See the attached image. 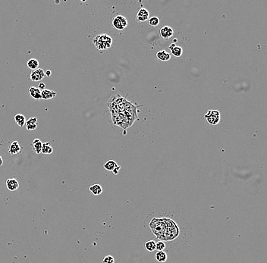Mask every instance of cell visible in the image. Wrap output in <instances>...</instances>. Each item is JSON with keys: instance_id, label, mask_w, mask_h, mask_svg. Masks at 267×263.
I'll use <instances>...</instances> for the list:
<instances>
[{"instance_id": "cell-20", "label": "cell", "mask_w": 267, "mask_h": 263, "mask_svg": "<svg viewBox=\"0 0 267 263\" xmlns=\"http://www.w3.org/2000/svg\"><path fill=\"white\" fill-rule=\"evenodd\" d=\"M144 248L148 252H153L154 250H156V242H155V240H150L146 241L144 244Z\"/></svg>"}, {"instance_id": "cell-14", "label": "cell", "mask_w": 267, "mask_h": 263, "mask_svg": "<svg viewBox=\"0 0 267 263\" xmlns=\"http://www.w3.org/2000/svg\"><path fill=\"white\" fill-rule=\"evenodd\" d=\"M33 146V150L36 152L37 154L41 153V149H42L43 143L40 141L39 139H35L32 143Z\"/></svg>"}, {"instance_id": "cell-9", "label": "cell", "mask_w": 267, "mask_h": 263, "mask_svg": "<svg viewBox=\"0 0 267 263\" xmlns=\"http://www.w3.org/2000/svg\"><path fill=\"white\" fill-rule=\"evenodd\" d=\"M6 187L10 191H15L19 187V184L15 178H10L6 180Z\"/></svg>"}, {"instance_id": "cell-3", "label": "cell", "mask_w": 267, "mask_h": 263, "mask_svg": "<svg viewBox=\"0 0 267 263\" xmlns=\"http://www.w3.org/2000/svg\"><path fill=\"white\" fill-rule=\"evenodd\" d=\"M204 118L209 125H216L220 121V113L217 110H209L204 116Z\"/></svg>"}, {"instance_id": "cell-29", "label": "cell", "mask_w": 267, "mask_h": 263, "mask_svg": "<svg viewBox=\"0 0 267 263\" xmlns=\"http://www.w3.org/2000/svg\"><path fill=\"white\" fill-rule=\"evenodd\" d=\"M175 46H176V44H175V43H172L171 45H170L169 46H168V49H169V50L171 51L172 49H173L175 47Z\"/></svg>"}, {"instance_id": "cell-30", "label": "cell", "mask_w": 267, "mask_h": 263, "mask_svg": "<svg viewBox=\"0 0 267 263\" xmlns=\"http://www.w3.org/2000/svg\"><path fill=\"white\" fill-rule=\"evenodd\" d=\"M3 164V160H2V156H0V166H2Z\"/></svg>"}, {"instance_id": "cell-7", "label": "cell", "mask_w": 267, "mask_h": 263, "mask_svg": "<svg viewBox=\"0 0 267 263\" xmlns=\"http://www.w3.org/2000/svg\"><path fill=\"white\" fill-rule=\"evenodd\" d=\"M150 18V12L146 8H140L137 12L136 20L138 22H144Z\"/></svg>"}, {"instance_id": "cell-4", "label": "cell", "mask_w": 267, "mask_h": 263, "mask_svg": "<svg viewBox=\"0 0 267 263\" xmlns=\"http://www.w3.org/2000/svg\"><path fill=\"white\" fill-rule=\"evenodd\" d=\"M112 24L116 30H122L127 27V20L125 17L122 16V15H117L113 18Z\"/></svg>"}, {"instance_id": "cell-8", "label": "cell", "mask_w": 267, "mask_h": 263, "mask_svg": "<svg viewBox=\"0 0 267 263\" xmlns=\"http://www.w3.org/2000/svg\"><path fill=\"white\" fill-rule=\"evenodd\" d=\"M22 150V147H21L18 141H13L10 144L8 152L11 155H16L20 153Z\"/></svg>"}, {"instance_id": "cell-5", "label": "cell", "mask_w": 267, "mask_h": 263, "mask_svg": "<svg viewBox=\"0 0 267 263\" xmlns=\"http://www.w3.org/2000/svg\"><path fill=\"white\" fill-rule=\"evenodd\" d=\"M45 77V71L42 68H37V69L34 70L30 74V80L32 81H39V80H43Z\"/></svg>"}, {"instance_id": "cell-6", "label": "cell", "mask_w": 267, "mask_h": 263, "mask_svg": "<svg viewBox=\"0 0 267 263\" xmlns=\"http://www.w3.org/2000/svg\"><path fill=\"white\" fill-rule=\"evenodd\" d=\"M159 34L163 39H168L173 36L174 30L172 27H168V26H165V27H162V28L160 29Z\"/></svg>"}, {"instance_id": "cell-11", "label": "cell", "mask_w": 267, "mask_h": 263, "mask_svg": "<svg viewBox=\"0 0 267 263\" xmlns=\"http://www.w3.org/2000/svg\"><path fill=\"white\" fill-rule=\"evenodd\" d=\"M28 93L33 99H41V90L37 88V87H30L28 90Z\"/></svg>"}, {"instance_id": "cell-19", "label": "cell", "mask_w": 267, "mask_h": 263, "mask_svg": "<svg viewBox=\"0 0 267 263\" xmlns=\"http://www.w3.org/2000/svg\"><path fill=\"white\" fill-rule=\"evenodd\" d=\"M15 121L18 126L22 128L26 123V118L22 114H17L15 116Z\"/></svg>"}, {"instance_id": "cell-23", "label": "cell", "mask_w": 267, "mask_h": 263, "mask_svg": "<svg viewBox=\"0 0 267 263\" xmlns=\"http://www.w3.org/2000/svg\"><path fill=\"white\" fill-rule=\"evenodd\" d=\"M148 22H149V25L151 27H156V26L159 25V19L157 17H152V18H150L148 19Z\"/></svg>"}, {"instance_id": "cell-22", "label": "cell", "mask_w": 267, "mask_h": 263, "mask_svg": "<svg viewBox=\"0 0 267 263\" xmlns=\"http://www.w3.org/2000/svg\"><path fill=\"white\" fill-rule=\"evenodd\" d=\"M171 52L175 57H180V56H182V52H183V49H182L181 46H176L173 49H172Z\"/></svg>"}, {"instance_id": "cell-17", "label": "cell", "mask_w": 267, "mask_h": 263, "mask_svg": "<svg viewBox=\"0 0 267 263\" xmlns=\"http://www.w3.org/2000/svg\"><path fill=\"white\" fill-rule=\"evenodd\" d=\"M89 190H90V191L93 194H94V195H95V196L100 195V194L103 193L102 187H101V185L98 184H94V185H92L91 187H90Z\"/></svg>"}, {"instance_id": "cell-18", "label": "cell", "mask_w": 267, "mask_h": 263, "mask_svg": "<svg viewBox=\"0 0 267 263\" xmlns=\"http://www.w3.org/2000/svg\"><path fill=\"white\" fill-rule=\"evenodd\" d=\"M27 66L28 67V68L31 69L32 71L39 68V61L38 60L36 59V58H30L27 61Z\"/></svg>"}, {"instance_id": "cell-27", "label": "cell", "mask_w": 267, "mask_h": 263, "mask_svg": "<svg viewBox=\"0 0 267 263\" xmlns=\"http://www.w3.org/2000/svg\"><path fill=\"white\" fill-rule=\"evenodd\" d=\"M120 169H121V167H120L119 166H117V167L115 168V169L113 170V174H114V175H118V172H119V170H120Z\"/></svg>"}, {"instance_id": "cell-13", "label": "cell", "mask_w": 267, "mask_h": 263, "mask_svg": "<svg viewBox=\"0 0 267 263\" xmlns=\"http://www.w3.org/2000/svg\"><path fill=\"white\" fill-rule=\"evenodd\" d=\"M156 57H157L158 59H159L160 61H167L171 58V55H170V53L167 52L166 51L162 50L156 53Z\"/></svg>"}, {"instance_id": "cell-28", "label": "cell", "mask_w": 267, "mask_h": 263, "mask_svg": "<svg viewBox=\"0 0 267 263\" xmlns=\"http://www.w3.org/2000/svg\"><path fill=\"white\" fill-rule=\"evenodd\" d=\"M52 75V71L50 70H47L46 71H45V76L46 77H50Z\"/></svg>"}, {"instance_id": "cell-12", "label": "cell", "mask_w": 267, "mask_h": 263, "mask_svg": "<svg viewBox=\"0 0 267 263\" xmlns=\"http://www.w3.org/2000/svg\"><path fill=\"white\" fill-rule=\"evenodd\" d=\"M56 96V93L55 91L49 90H45L41 91V99H51L54 98Z\"/></svg>"}, {"instance_id": "cell-21", "label": "cell", "mask_w": 267, "mask_h": 263, "mask_svg": "<svg viewBox=\"0 0 267 263\" xmlns=\"http://www.w3.org/2000/svg\"><path fill=\"white\" fill-rule=\"evenodd\" d=\"M117 166H118V164L113 160H108L103 165V167H104L105 169L110 171H113Z\"/></svg>"}, {"instance_id": "cell-16", "label": "cell", "mask_w": 267, "mask_h": 263, "mask_svg": "<svg viewBox=\"0 0 267 263\" xmlns=\"http://www.w3.org/2000/svg\"><path fill=\"white\" fill-rule=\"evenodd\" d=\"M155 258L159 262H165L168 259V256L165 251H157L155 255Z\"/></svg>"}, {"instance_id": "cell-10", "label": "cell", "mask_w": 267, "mask_h": 263, "mask_svg": "<svg viewBox=\"0 0 267 263\" xmlns=\"http://www.w3.org/2000/svg\"><path fill=\"white\" fill-rule=\"evenodd\" d=\"M26 127L28 130H35L37 128V118L36 117H32L26 121Z\"/></svg>"}, {"instance_id": "cell-2", "label": "cell", "mask_w": 267, "mask_h": 263, "mask_svg": "<svg viewBox=\"0 0 267 263\" xmlns=\"http://www.w3.org/2000/svg\"><path fill=\"white\" fill-rule=\"evenodd\" d=\"M94 46L99 51H104L109 49L113 43V39L107 34H99L93 39Z\"/></svg>"}, {"instance_id": "cell-24", "label": "cell", "mask_w": 267, "mask_h": 263, "mask_svg": "<svg viewBox=\"0 0 267 263\" xmlns=\"http://www.w3.org/2000/svg\"><path fill=\"white\" fill-rule=\"evenodd\" d=\"M166 250V246L164 242L163 241H157L156 242V250L157 251H165Z\"/></svg>"}, {"instance_id": "cell-1", "label": "cell", "mask_w": 267, "mask_h": 263, "mask_svg": "<svg viewBox=\"0 0 267 263\" xmlns=\"http://www.w3.org/2000/svg\"><path fill=\"white\" fill-rule=\"evenodd\" d=\"M146 231L159 241L164 242L168 251L183 247L191 238L190 224L174 212H152L144 221Z\"/></svg>"}, {"instance_id": "cell-26", "label": "cell", "mask_w": 267, "mask_h": 263, "mask_svg": "<svg viewBox=\"0 0 267 263\" xmlns=\"http://www.w3.org/2000/svg\"><path fill=\"white\" fill-rule=\"evenodd\" d=\"M45 87H46V85H45V84H44V83H39V85H38V87H37V88L39 89V90L42 91V90H45Z\"/></svg>"}, {"instance_id": "cell-25", "label": "cell", "mask_w": 267, "mask_h": 263, "mask_svg": "<svg viewBox=\"0 0 267 263\" xmlns=\"http://www.w3.org/2000/svg\"><path fill=\"white\" fill-rule=\"evenodd\" d=\"M103 263H115V259L112 256H106L103 259Z\"/></svg>"}, {"instance_id": "cell-31", "label": "cell", "mask_w": 267, "mask_h": 263, "mask_svg": "<svg viewBox=\"0 0 267 263\" xmlns=\"http://www.w3.org/2000/svg\"><path fill=\"white\" fill-rule=\"evenodd\" d=\"M177 41H178V40H177V39H173V43H175H175H176Z\"/></svg>"}, {"instance_id": "cell-15", "label": "cell", "mask_w": 267, "mask_h": 263, "mask_svg": "<svg viewBox=\"0 0 267 263\" xmlns=\"http://www.w3.org/2000/svg\"><path fill=\"white\" fill-rule=\"evenodd\" d=\"M53 152V148L52 147L51 143L49 142H46L43 143L42 149H41V153L49 155L52 154Z\"/></svg>"}]
</instances>
